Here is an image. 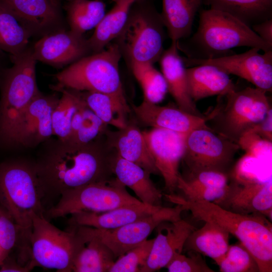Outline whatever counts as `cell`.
I'll use <instances>...</instances> for the list:
<instances>
[{"mask_svg":"<svg viewBox=\"0 0 272 272\" xmlns=\"http://www.w3.org/2000/svg\"><path fill=\"white\" fill-rule=\"evenodd\" d=\"M115 151L106 137L80 145L57 140L35 161L44 198L60 196L64 191L112 179Z\"/></svg>","mask_w":272,"mask_h":272,"instance_id":"cell-1","label":"cell"},{"mask_svg":"<svg viewBox=\"0 0 272 272\" xmlns=\"http://www.w3.org/2000/svg\"><path fill=\"white\" fill-rule=\"evenodd\" d=\"M165 196L184 211H190L197 220L216 223L234 236L252 254L259 272L272 271V226L266 217L236 213L213 202L187 200L174 193Z\"/></svg>","mask_w":272,"mask_h":272,"instance_id":"cell-2","label":"cell"},{"mask_svg":"<svg viewBox=\"0 0 272 272\" xmlns=\"http://www.w3.org/2000/svg\"><path fill=\"white\" fill-rule=\"evenodd\" d=\"M183 45L178 42L187 58L209 59L233 54L238 47L272 50V45L261 39L246 24L223 11L209 9L199 12L196 31Z\"/></svg>","mask_w":272,"mask_h":272,"instance_id":"cell-3","label":"cell"},{"mask_svg":"<svg viewBox=\"0 0 272 272\" xmlns=\"http://www.w3.org/2000/svg\"><path fill=\"white\" fill-rule=\"evenodd\" d=\"M43 199L35 161L16 159L0 163V206L18 227L26 246H30L32 214L45 216Z\"/></svg>","mask_w":272,"mask_h":272,"instance_id":"cell-4","label":"cell"},{"mask_svg":"<svg viewBox=\"0 0 272 272\" xmlns=\"http://www.w3.org/2000/svg\"><path fill=\"white\" fill-rule=\"evenodd\" d=\"M121 57L117 44L110 43L103 50L82 57L55 74L57 83L51 88L125 95L119 71Z\"/></svg>","mask_w":272,"mask_h":272,"instance_id":"cell-5","label":"cell"},{"mask_svg":"<svg viewBox=\"0 0 272 272\" xmlns=\"http://www.w3.org/2000/svg\"><path fill=\"white\" fill-rule=\"evenodd\" d=\"M165 28L160 13L150 1L136 0L115 43L129 63L154 64L164 51Z\"/></svg>","mask_w":272,"mask_h":272,"instance_id":"cell-6","label":"cell"},{"mask_svg":"<svg viewBox=\"0 0 272 272\" xmlns=\"http://www.w3.org/2000/svg\"><path fill=\"white\" fill-rule=\"evenodd\" d=\"M12 60L13 65L1 74L0 80V144L5 147L21 114L41 93L32 49Z\"/></svg>","mask_w":272,"mask_h":272,"instance_id":"cell-7","label":"cell"},{"mask_svg":"<svg viewBox=\"0 0 272 272\" xmlns=\"http://www.w3.org/2000/svg\"><path fill=\"white\" fill-rule=\"evenodd\" d=\"M32 222L31 255L36 266L72 272L78 254L86 244L84 239L73 227L61 230L44 215L33 213Z\"/></svg>","mask_w":272,"mask_h":272,"instance_id":"cell-8","label":"cell"},{"mask_svg":"<svg viewBox=\"0 0 272 272\" xmlns=\"http://www.w3.org/2000/svg\"><path fill=\"white\" fill-rule=\"evenodd\" d=\"M141 203L116 178H112L63 191L58 202L46 214L48 218H56L79 211L100 213Z\"/></svg>","mask_w":272,"mask_h":272,"instance_id":"cell-9","label":"cell"},{"mask_svg":"<svg viewBox=\"0 0 272 272\" xmlns=\"http://www.w3.org/2000/svg\"><path fill=\"white\" fill-rule=\"evenodd\" d=\"M225 108L218 106V133L237 144L240 137L264 118L271 108L266 92L256 87L235 89L226 96Z\"/></svg>","mask_w":272,"mask_h":272,"instance_id":"cell-10","label":"cell"},{"mask_svg":"<svg viewBox=\"0 0 272 272\" xmlns=\"http://www.w3.org/2000/svg\"><path fill=\"white\" fill-rule=\"evenodd\" d=\"M182 207H162L158 211L119 228L103 230L85 226H71L84 239L95 237L105 244L117 258L145 240L161 223L175 221L181 219Z\"/></svg>","mask_w":272,"mask_h":272,"instance_id":"cell-11","label":"cell"},{"mask_svg":"<svg viewBox=\"0 0 272 272\" xmlns=\"http://www.w3.org/2000/svg\"><path fill=\"white\" fill-rule=\"evenodd\" d=\"M238 145L211 128L195 129L186 136L182 159L189 174L205 170L230 173Z\"/></svg>","mask_w":272,"mask_h":272,"instance_id":"cell-12","label":"cell"},{"mask_svg":"<svg viewBox=\"0 0 272 272\" xmlns=\"http://www.w3.org/2000/svg\"><path fill=\"white\" fill-rule=\"evenodd\" d=\"M257 48H251L240 54H232L209 59L182 57L186 67L199 64H211L243 79L255 87L265 91L272 89V50L259 53Z\"/></svg>","mask_w":272,"mask_h":272,"instance_id":"cell-13","label":"cell"},{"mask_svg":"<svg viewBox=\"0 0 272 272\" xmlns=\"http://www.w3.org/2000/svg\"><path fill=\"white\" fill-rule=\"evenodd\" d=\"M59 97L40 93L22 112L12 130L7 147L33 148L53 135L52 114Z\"/></svg>","mask_w":272,"mask_h":272,"instance_id":"cell-14","label":"cell"},{"mask_svg":"<svg viewBox=\"0 0 272 272\" xmlns=\"http://www.w3.org/2000/svg\"><path fill=\"white\" fill-rule=\"evenodd\" d=\"M214 203L238 214H259L271 220V179L262 182L256 178H230L223 196Z\"/></svg>","mask_w":272,"mask_h":272,"instance_id":"cell-15","label":"cell"},{"mask_svg":"<svg viewBox=\"0 0 272 272\" xmlns=\"http://www.w3.org/2000/svg\"><path fill=\"white\" fill-rule=\"evenodd\" d=\"M143 132L165 188L173 193L180 175L179 167L184 154L187 134L158 128Z\"/></svg>","mask_w":272,"mask_h":272,"instance_id":"cell-16","label":"cell"},{"mask_svg":"<svg viewBox=\"0 0 272 272\" xmlns=\"http://www.w3.org/2000/svg\"><path fill=\"white\" fill-rule=\"evenodd\" d=\"M31 49L37 61L58 68L70 65L91 52L87 39L71 30L47 34Z\"/></svg>","mask_w":272,"mask_h":272,"instance_id":"cell-17","label":"cell"},{"mask_svg":"<svg viewBox=\"0 0 272 272\" xmlns=\"http://www.w3.org/2000/svg\"><path fill=\"white\" fill-rule=\"evenodd\" d=\"M132 109L138 119L146 125L183 134L195 129L210 128L207 123L215 115V110L205 117L191 114L179 107L160 106L144 100L139 105H133Z\"/></svg>","mask_w":272,"mask_h":272,"instance_id":"cell-18","label":"cell"},{"mask_svg":"<svg viewBox=\"0 0 272 272\" xmlns=\"http://www.w3.org/2000/svg\"><path fill=\"white\" fill-rule=\"evenodd\" d=\"M156 228L157 235L154 238L149 256L140 272H153L165 267L176 254L182 253L188 236L196 229L182 219L163 222Z\"/></svg>","mask_w":272,"mask_h":272,"instance_id":"cell-19","label":"cell"},{"mask_svg":"<svg viewBox=\"0 0 272 272\" xmlns=\"http://www.w3.org/2000/svg\"><path fill=\"white\" fill-rule=\"evenodd\" d=\"M178 50V41H172L170 47L164 50L159 60L168 92L178 107L191 114L202 116L189 95L186 67Z\"/></svg>","mask_w":272,"mask_h":272,"instance_id":"cell-20","label":"cell"},{"mask_svg":"<svg viewBox=\"0 0 272 272\" xmlns=\"http://www.w3.org/2000/svg\"><path fill=\"white\" fill-rule=\"evenodd\" d=\"M162 207L141 203L100 213L79 211L72 214L68 222L70 226H85L111 230L150 215Z\"/></svg>","mask_w":272,"mask_h":272,"instance_id":"cell-21","label":"cell"},{"mask_svg":"<svg viewBox=\"0 0 272 272\" xmlns=\"http://www.w3.org/2000/svg\"><path fill=\"white\" fill-rule=\"evenodd\" d=\"M109 146L122 158L134 163L150 174H159L143 131L128 122L125 127L106 134Z\"/></svg>","mask_w":272,"mask_h":272,"instance_id":"cell-22","label":"cell"},{"mask_svg":"<svg viewBox=\"0 0 272 272\" xmlns=\"http://www.w3.org/2000/svg\"><path fill=\"white\" fill-rule=\"evenodd\" d=\"M188 90L192 100L213 96H224L236 89L229 75L211 64H199L186 68Z\"/></svg>","mask_w":272,"mask_h":272,"instance_id":"cell-23","label":"cell"},{"mask_svg":"<svg viewBox=\"0 0 272 272\" xmlns=\"http://www.w3.org/2000/svg\"><path fill=\"white\" fill-rule=\"evenodd\" d=\"M33 33L54 26L60 19L58 0H0Z\"/></svg>","mask_w":272,"mask_h":272,"instance_id":"cell-24","label":"cell"},{"mask_svg":"<svg viewBox=\"0 0 272 272\" xmlns=\"http://www.w3.org/2000/svg\"><path fill=\"white\" fill-rule=\"evenodd\" d=\"M112 170L116 178L125 187L130 188L142 203L162 206V193L153 183L151 174L146 170L122 158L116 153Z\"/></svg>","mask_w":272,"mask_h":272,"instance_id":"cell-25","label":"cell"},{"mask_svg":"<svg viewBox=\"0 0 272 272\" xmlns=\"http://www.w3.org/2000/svg\"><path fill=\"white\" fill-rule=\"evenodd\" d=\"M203 0H162L160 13L172 41H179L190 36L194 17Z\"/></svg>","mask_w":272,"mask_h":272,"instance_id":"cell-26","label":"cell"},{"mask_svg":"<svg viewBox=\"0 0 272 272\" xmlns=\"http://www.w3.org/2000/svg\"><path fill=\"white\" fill-rule=\"evenodd\" d=\"M200 228L195 229L188 236L183 250L206 255L217 263L229 246L230 234L214 222L206 221Z\"/></svg>","mask_w":272,"mask_h":272,"instance_id":"cell-27","label":"cell"},{"mask_svg":"<svg viewBox=\"0 0 272 272\" xmlns=\"http://www.w3.org/2000/svg\"><path fill=\"white\" fill-rule=\"evenodd\" d=\"M87 106L106 124L121 129L128 123L130 112L125 95L79 91Z\"/></svg>","mask_w":272,"mask_h":272,"instance_id":"cell-28","label":"cell"},{"mask_svg":"<svg viewBox=\"0 0 272 272\" xmlns=\"http://www.w3.org/2000/svg\"><path fill=\"white\" fill-rule=\"evenodd\" d=\"M136 0H119L95 28L87 39L91 52H98L115 40L123 29L130 9Z\"/></svg>","mask_w":272,"mask_h":272,"instance_id":"cell-29","label":"cell"},{"mask_svg":"<svg viewBox=\"0 0 272 272\" xmlns=\"http://www.w3.org/2000/svg\"><path fill=\"white\" fill-rule=\"evenodd\" d=\"M210 8L226 12L247 26L272 18V0H203Z\"/></svg>","mask_w":272,"mask_h":272,"instance_id":"cell-30","label":"cell"},{"mask_svg":"<svg viewBox=\"0 0 272 272\" xmlns=\"http://www.w3.org/2000/svg\"><path fill=\"white\" fill-rule=\"evenodd\" d=\"M34 33L28 26L0 3V50L17 57L27 48Z\"/></svg>","mask_w":272,"mask_h":272,"instance_id":"cell-31","label":"cell"},{"mask_svg":"<svg viewBox=\"0 0 272 272\" xmlns=\"http://www.w3.org/2000/svg\"><path fill=\"white\" fill-rule=\"evenodd\" d=\"M105 4L101 0H72L65 6L70 30L81 35L95 28L105 16Z\"/></svg>","mask_w":272,"mask_h":272,"instance_id":"cell-32","label":"cell"},{"mask_svg":"<svg viewBox=\"0 0 272 272\" xmlns=\"http://www.w3.org/2000/svg\"><path fill=\"white\" fill-rule=\"evenodd\" d=\"M108 125L104 123L83 102L72 120L67 142L86 145L104 138L108 131Z\"/></svg>","mask_w":272,"mask_h":272,"instance_id":"cell-33","label":"cell"},{"mask_svg":"<svg viewBox=\"0 0 272 272\" xmlns=\"http://www.w3.org/2000/svg\"><path fill=\"white\" fill-rule=\"evenodd\" d=\"M78 254L73 267L74 272H108L116 259L112 251L95 237L87 239Z\"/></svg>","mask_w":272,"mask_h":272,"instance_id":"cell-34","label":"cell"},{"mask_svg":"<svg viewBox=\"0 0 272 272\" xmlns=\"http://www.w3.org/2000/svg\"><path fill=\"white\" fill-rule=\"evenodd\" d=\"M60 92L58 102L52 114L53 135L62 142L69 140L72 120L83 102L80 93L66 88L55 90Z\"/></svg>","mask_w":272,"mask_h":272,"instance_id":"cell-35","label":"cell"},{"mask_svg":"<svg viewBox=\"0 0 272 272\" xmlns=\"http://www.w3.org/2000/svg\"><path fill=\"white\" fill-rule=\"evenodd\" d=\"M131 72L142 89L145 101L158 104L163 100L168 92L165 79L153 63L132 62Z\"/></svg>","mask_w":272,"mask_h":272,"instance_id":"cell-36","label":"cell"},{"mask_svg":"<svg viewBox=\"0 0 272 272\" xmlns=\"http://www.w3.org/2000/svg\"><path fill=\"white\" fill-rule=\"evenodd\" d=\"M217 264L221 272H259L255 259L240 242L230 245Z\"/></svg>","mask_w":272,"mask_h":272,"instance_id":"cell-37","label":"cell"},{"mask_svg":"<svg viewBox=\"0 0 272 272\" xmlns=\"http://www.w3.org/2000/svg\"><path fill=\"white\" fill-rule=\"evenodd\" d=\"M154 239H147L116 258L108 272H138L149 256Z\"/></svg>","mask_w":272,"mask_h":272,"instance_id":"cell-38","label":"cell"},{"mask_svg":"<svg viewBox=\"0 0 272 272\" xmlns=\"http://www.w3.org/2000/svg\"><path fill=\"white\" fill-rule=\"evenodd\" d=\"M2 209V208H1ZM0 209V265L18 245L20 230L12 219Z\"/></svg>","mask_w":272,"mask_h":272,"instance_id":"cell-39","label":"cell"},{"mask_svg":"<svg viewBox=\"0 0 272 272\" xmlns=\"http://www.w3.org/2000/svg\"><path fill=\"white\" fill-rule=\"evenodd\" d=\"M187 255L176 254L166 266L169 272H214L202 257L201 254L188 251Z\"/></svg>","mask_w":272,"mask_h":272,"instance_id":"cell-40","label":"cell"},{"mask_svg":"<svg viewBox=\"0 0 272 272\" xmlns=\"http://www.w3.org/2000/svg\"><path fill=\"white\" fill-rule=\"evenodd\" d=\"M227 186L224 188L192 186L186 184L180 175L178 178L177 188L183 193V196H181L187 200L214 202L223 196Z\"/></svg>","mask_w":272,"mask_h":272,"instance_id":"cell-41","label":"cell"},{"mask_svg":"<svg viewBox=\"0 0 272 272\" xmlns=\"http://www.w3.org/2000/svg\"><path fill=\"white\" fill-rule=\"evenodd\" d=\"M185 182L192 186L226 187L229 182V174L214 170H205L182 177Z\"/></svg>","mask_w":272,"mask_h":272,"instance_id":"cell-42","label":"cell"},{"mask_svg":"<svg viewBox=\"0 0 272 272\" xmlns=\"http://www.w3.org/2000/svg\"><path fill=\"white\" fill-rule=\"evenodd\" d=\"M237 144L252 158H258L265 152L271 151V142L262 138L258 134L248 129L239 139Z\"/></svg>","mask_w":272,"mask_h":272,"instance_id":"cell-43","label":"cell"},{"mask_svg":"<svg viewBox=\"0 0 272 272\" xmlns=\"http://www.w3.org/2000/svg\"><path fill=\"white\" fill-rule=\"evenodd\" d=\"M265 140L272 141V110L271 108L263 119L250 129Z\"/></svg>","mask_w":272,"mask_h":272,"instance_id":"cell-44","label":"cell"},{"mask_svg":"<svg viewBox=\"0 0 272 272\" xmlns=\"http://www.w3.org/2000/svg\"><path fill=\"white\" fill-rule=\"evenodd\" d=\"M251 28L261 39L272 45V18L255 24Z\"/></svg>","mask_w":272,"mask_h":272,"instance_id":"cell-45","label":"cell"},{"mask_svg":"<svg viewBox=\"0 0 272 272\" xmlns=\"http://www.w3.org/2000/svg\"><path fill=\"white\" fill-rule=\"evenodd\" d=\"M1 265L0 271L1 272H26L31 270L36 266L35 263L31 259L26 265H23L18 262L10 260L8 257Z\"/></svg>","mask_w":272,"mask_h":272,"instance_id":"cell-46","label":"cell"},{"mask_svg":"<svg viewBox=\"0 0 272 272\" xmlns=\"http://www.w3.org/2000/svg\"><path fill=\"white\" fill-rule=\"evenodd\" d=\"M111 1H113V2H114L116 3V2H117V1H119V0H111Z\"/></svg>","mask_w":272,"mask_h":272,"instance_id":"cell-47","label":"cell"},{"mask_svg":"<svg viewBox=\"0 0 272 272\" xmlns=\"http://www.w3.org/2000/svg\"><path fill=\"white\" fill-rule=\"evenodd\" d=\"M1 74H2V73H1V71H0V80H1Z\"/></svg>","mask_w":272,"mask_h":272,"instance_id":"cell-48","label":"cell"},{"mask_svg":"<svg viewBox=\"0 0 272 272\" xmlns=\"http://www.w3.org/2000/svg\"><path fill=\"white\" fill-rule=\"evenodd\" d=\"M68 1H72V0H67Z\"/></svg>","mask_w":272,"mask_h":272,"instance_id":"cell-49","label":"cell"}]
</instances>
